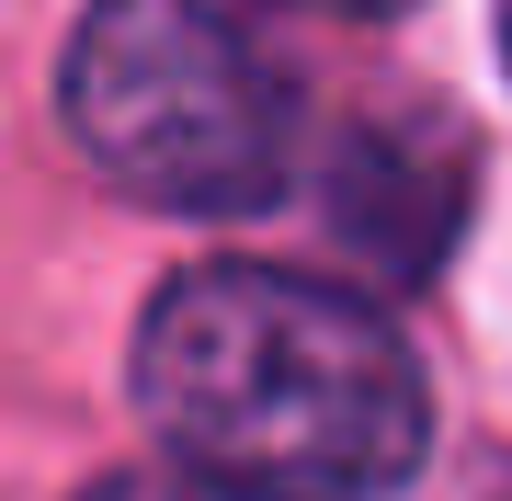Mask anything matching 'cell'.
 <instances>
[{"instance_id": "obj_1", "label": "cell", "mask_w": 512, "mask_h": 501, "mask_svg": "<svg viewBox=\"0 0 512 501\" xmlns=\"http://www.w3.org/2000/svg\"><path fill=\"white\" fill-rule=\"evenodd\" d=\"M137 410L228 501H387L433 445L410 342L285 262H194L160 285L137 319Z\"/></svg>"}, {"instance_id": "obj_2", "label": "cell", "mask_w": 512, "mask_h": 501, "mask_svg": "<svg viewBox=\"0 0 512 501\" xmlns=\"http://www.w3.org/2000/svg\"><path fill=\"white\" fill-rule=\"evenodd\" d=\"M57 114L103 183L183 217H251L296 160V80L228 0H92L57 57Z\"/></svg>"}, {"instance_id": "obj_3", "label": "cell", "mask_w": 512, "mask_h": 501, "mask_svg": "<svg viewBox=\"0 0 512 501\" xmlns=\"http://www.w3.org/2000/svg\"><path fill=\"white\" fill-rule=\"evenodd\" d=\"M92 501H228V490H205V479H103Z\"/></svg>"}]
</instances>
